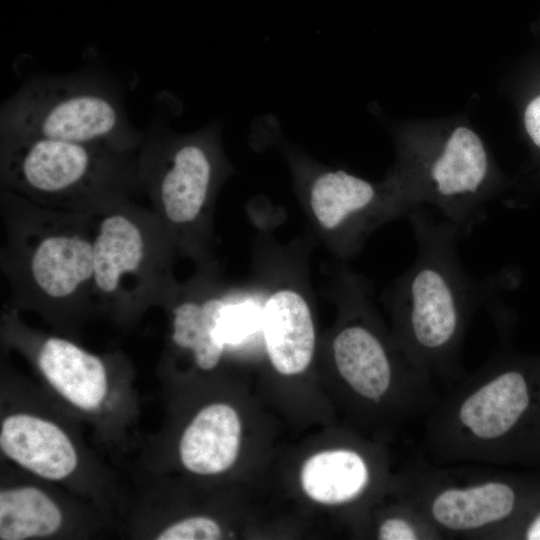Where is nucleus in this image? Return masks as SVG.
I'll use <instances>...</instances> for the list:
<instances>
[{
  "instance_id": "f257e3e1",
  "label": "nucleus",
  "mask_w": 540,
  "mask_h": 540,
  "mask_svg": "<svg viewBox=\"0 0 540 540\" xmlns=\"http://www.w3.org/2000/svg\"><path fill=\"white\" fill-rule=\"evenodd\" d=\"M0 132L101 145L125 153L144 139L128 118L122 91L106 76L87 71L31 76L3 101Z\"/></svg>"
},
{
  "instance_id": "f03ea898",
  "label": "nucleus",
  "mask_w": 540,
  "mask_h": 540,
  "mask_svg": "<svg viewBox=\"0 0 540 540\" xmlns=\"http://www.w3.org/2000/svg\"><path fill=\"white\" fill-rule=\"evenodd\" d=\"M409 213L417 254L398 281L395 304L413 349L441 355L455 344L468 313L496 292V282L465 270L457 252L458 227L424 212Z\"/></svg>"
},
{
  "instance_id": "7ed1b4c3",
  "label": "nucleus",
  "mask_w": 540,
  "mask_h": 540,
  "mask_svg": "<svg viewBox=\"0 0 540 540\" xmlns=\"http://www.w3.org/2000/svg\"><path fill=\"white\" fill-rule=\"evenodd\" d=\"M1 143L6 180L33 195H85L128 176L127 153L105 146L22 135H1Z\"/></svg>"
},
{
  "instance_id": "20e7f679",
  "label": "nucleus",
  "mask_w": 540,
  "mask_h": 540,
  "mask_svg": "<svg viewBox=\"0 0 540 540\" xmlns=\"http://www.w3.org/2000/svg\"><path fill=\"white\" fill-rule=\"evenodd\" d=\"M218 135V125L175 134L163 115L152 118L142 142V174L171 222H192L203 209L217 176Z\"/></svg>"
},
{
  "instance_id": "39448f33",
  "label": "nucleus",
  "mask_w": 540,
  "mask_h": 540,
  "mask_svg": "<svg viewBox=\"0 0 540 540\" xmlns=\"http://www.w3.org/2000/svg\"><path fill=\"white\" fill-rule=\"evenodd\" d=\"M0 449L12 463L45 481L72 482L84 467L72 433L54 417L32 408L2 414Z\"/></svg>"
},
{
  "instance_id": "423d86ee",
  "label": "nucleus",
  "mask_w": 540,
  "mask_h": 540,
  "mask_svg": "<svg viewBox=\"0 0 540 540\" xmlns=\"http://www.w3.org/2000/svg\"><path fill=\"white\" fill-rule=\"evenodd\" d=\"M427 173L426 198L437 205L444 220L460 231L479 221L489 160L482 141L472 130L455 129L430 161Z\"/></svg>"
},
{
  "instance_id": "0eeeda50",
  "label": "nucleus",
  "mask_w": 540,
  "mask_h": 540,
  "mask_svg": "<svg viewBox=\"0 0 540 540\" xmlns=\"http://www.w3.org/2000/svg\"><path fill=\"white\" fill-rule=\"evenodd\" d=\"M309 203L321 227L350 228L353 237L378 222L406 213L415 204L408 196L387 197L369 181L344 170L318 174L309 187Z\"/></svg>"
},
{
  "instance_id": "6e6552de",
  "label": "nucleus",
  "mask_w": 540,
  "mask_h": 540,
  "mask_svg": "<svg viewBox=\"0 0 540 540\" xmlns=\"http://www.w3.org/2000/svg\"><path fill=\"white\" fill-rule=\"evenodd\" d=\"M39 372L61 400L87 416L100 415L111 403L113 384L103 360L70 340L45 339L36 357Z\"/></svg>"
},
{
  "instance_id": "1a4fd4ad",
  "label": "nucleus",
  "mask_w": 540,
  "mask_h": 540,
  "mask_svg": "<svg viewBox=\"0 0 540 540\" xmlns=\"http://www.w3.org/2000/svg\"><path fill=\"white\" fill-rule=\"evenodd\" d=\"M261 329L273 367L283 375L303 372L315 349V328L304 297L292 289L274 292L262 309Z\"/></svg>"
},
{
  "instance_id": "9d476101",
  "label": "nucleus",
  "mask_w": 540,
  "mask_h": 540,
  "mask_svg": "<svg viewBox=\"0 0 540 540\" xmlns=\"http://www.w3.org/2000/svg\"><path fill=\"white\" fill-rule=\"evenodd\" d=\"M241 438L237 412L228 404L203 407L188 423L179 440L184 468L198 475H216L235 462Z\"/></svg>"
},
{
  "instance_id": "9b49d317",
  "label": "nucleus",
  "mask_w": 540,
  "mask_h": 540,
  "mask_svg": "<svg viewBox=\"0 0 540 540\" xmlns=\"http://www.w3.org/2000/svg\"><path fill=\"white\" fill-rule=\"evenodd\" d=\"M69 514L60 498L33 483L5 484L0 489V540L61 536Z\"/></svg>"
},
{
  "instance_id": "f8f14e48",
  "label": "nucleus",
  "mask_w": 540,
  "mask_h": 540,
  "mask_svg": "<svg viewBox=\"0 0 540 540\" xmlns=\"http://www.w3.org/2000/svg\"><path fill=\"white\" fill-rule=\"evenodd\" d=\"M528 404L529 394L523 375L507 371L466 398L460 407L459 419L474 436L496 439L514 426Z\"/></svg>"
},
{
  "instance_id": "ddd939ff",
  "label": "nucleus",
  "mask_w": 540,
  "mask_h": 540,
  "mask_svg": "<svg viewBox=\"0 0 540 540\" xmlns=\"http://www.w3.org/2000/svg\"><path fill=\"white\" fill-rule=\"evenodd\" d=\"M30 268L42 292L54 299L66 298L93 279L92 243L78 235L47 236L35 248Z\"/></svg>"
},
{
  "instance_id": "4468645a",
  "label": "nucleus",
  "mask_w": 540,
  "mask_h": 540,
  "mask_svg": "<svg viewBox=\"0 0 540 540\" xmlns=\"http://www.w3.org/2000/svg\"><path fill=\"white\" fill-rule=\"evenodd\" d=\"M337 369L360 395L378 400L391 381V365L380 339L367 327L351 325L333 342Z\"/></svg>"
},
{
  "instance_id": "2eb2a0df",
  "label": "nucleus",
  "mask_w": 540,
  "mask_h": 540,
  "mask_svg": "<svg viewBox=\"0 0 540 540\" xmlns=\"http://www.w3.org/2000/svg\"><path fill=\"white\" fill-rule=\"evenodd\" d=\"M92 248L93 280L105 294L115 292L122 277L135 272L144 257L140 229L128 217L119 214L102 220Z\"/></svg>"
},
{
  "instance_id": "dca6fc26",
  "label": "nucleus",
  "mask_w": 540,
  "mask_h": 540,
  "mask_svg": "<svg viewBox=\"0 0 540 540\" xmlns=\"http://www.w3.org/2000/svg\"><path fill=\"white\" fill-rule=\"evenodd\" d=\"M514 502L510 486L487 482L443 491L433 501L432 515L446 528L470 530L504 519L513 510Z\"/></svg>"
},
{
  "instance_id": "f3484780",
  "label": "nucleus",
  "mask_w": 540,
  "mask_h": 540,
  "mask_svg": "<svg viewBox=\"0 0 540 540\" xmlns=\"http://www.w3.org/2000/svg\"><path fill=\"white\" fill-rule=\"evenodd\" d=\"M368 483V469L362 457L350 450H329L311 456L301 470L305 493L323 504L353 500Z\"/></svg>"
},
{
  "instance_id": "a211bd4d",
  "label": "nucleus",
  "mask_w": 540,
  "mask_h": 540,
  "mask_svg": "<svg viewBox=\"0 0 540 540\" xmlns=\"http://www.w3.org/2000/svg\"><path fill=\"white\" fill-rule=\"evenodd\" d=\"M227 303L211 298L202 303L184 302L173 310L172 340L194 356L202 370H211L219 363L225 343L220 321Z\"/></svg>"
},
{
  "instance_id": "6ab92c4d",
  "label": "nucleus",
  "mask_w": 540,
  "mask_h": 540,
  "mask_svg": "<svg viewBox=\"0 0 540 540\" xmlns=\"http://www.w3.org/2000/svg\"><path fill=\"white\" fill-rule=\"evenodd\" d=\"M222 537L220 525L206 516H191L152 533L157 540H216Z\"/></svg>"
},
{
  "instance_id": "aec40b11",
  "label": "nucleus",
  "mask_w": 540,
  "mask_h": 540,
  "mask_svg": "<svg viewBox=\"0 0 540 540\" xmlns=\"http://www.w3.org/2000/svg\"><path fill=\"white\" fill-rule=\"evenodd\" d=\"M262 324L260 315L251 307L226 305L220 321L221 337L227 344H237Z\"/></svg>"
},
{
  "instance_id": "412c9836",
  "label": "nucleus",
  "mask_w": 540,
  "mask_h": 540,
  "mask_svg": "<svg viewBox=\"0 0 540 540\" xmlns=\"http://www.w3.org/2000/svg\"><path fill=\"white\" fill-rule=\"evenodd\" d=\"M379 539L382 540H414L417 534L413 527L399 518L387 519L379 529Z\"/></svg>"
},
{
  "instance_id": "4be33fe9",
  "label": "nucleus",
  "mask_w": 540,
  "mask_h": 540,
  "mask_svg": "<svg viewBox=\"0 0 540 540\" xmlns=\"http://www.w3.org/2000/svg\"><path fill=\"white\" fill-rule=\"evenodd\" d=\"M524 122L529 136L540 147V96L528 104L524 114Z\"/></svg>"
},
{
  "instance_id": "5701e85b",
  "label": "nucleus",
  "mask_w": 540,
  "mask_h": 540,
  "mask_svg": "<svg viewBox=\"0 0 540 540\" xmlns=\"http://www.w3.org/2000/svg\"><path fill=\"white\" fill-rule=\"evenodd\" d=\"M526 538L528 540H540V515L529 526Z\"/></svg>"
}]
</instances>
